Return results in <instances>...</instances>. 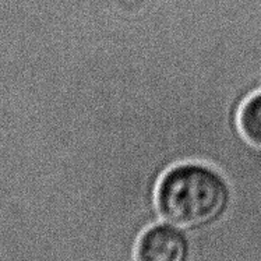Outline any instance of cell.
<instances>
[{"mask_svg": "<svg viewBox=\"0 0 261 261\" xmlns=\"http://www.w3.org/2000/svg\"><path fill=\"white\" fill-rule=\"evenodd\" d=\"M232 201L233 189L224 172L197 161L169 168L155 190L160 218L185 230L217 224L229 211Z\"/></svg>", "mask_w": 261, "mask_h": 261, "instance_id": "1", "label": "cell"}, {"mask_svg": "<svg viewBox=\"0 0 261 261\" xmlns=\"http://www.w3.org/2000/svg\"><path fill=\"white\" fill-rule=\"evenodd\" d=\"M239 128L247 143L261 149V91L246 99L240 108Z\"/></svg>", "mask_w": 261, "mask_h": 261, "instance_id": "3", "label": "cell"}, {"mask_svg": "<svg viewBox=\"0 0 261 261\" xmlns=\"http://www.w3.org/2000/svg\"><path fill=\"white\" fill-rule=\"evenodd\" d=\"M190 254L189 232L168 221H155L136 242V261H187Z\"/></svg>", "mask_w": 261, "mask_h": 261, "instance_id": "2", "label": "cell"}]
</instances>
